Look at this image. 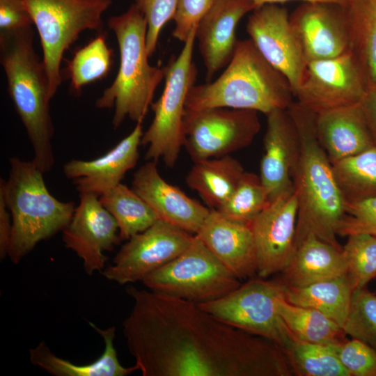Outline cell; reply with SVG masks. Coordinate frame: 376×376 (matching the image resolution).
<instances>
[{"mask_svg": "<svg viewBox=\"0 0 376 376\" xmlns=\"http://www.w3.org/2000/svg\"><path fill=\"white\" fill-rule=\"evenodd\" d=\"M260 127L258 112L254 110L186 109L183 147L193 162L229 155L250 145Z\"/></svg>", "mask_w": 376, "mask_h": 376, "instance_id": "cell-11", "label": "cell"}, {"mask_svg": "<svg viewBox=\"0 0 376 376\" xmlns=\"http://www.w3.org/2000/svg\"><path fill=\"white\" fill-rule=\"evenodd\" d=\"M284 352L296 375L350 376L330 347L295 337Z\"/></svg>", "mask_w": 376, "mask_h": 376, "instance_id": "cell-32", "label": "cell"}, {"mask_svg": "<svg viewBox=\"0 0 376 376\" xmlns=\"http://www.w3.org/2000/svg\"><path fill=\"white\" fill-rule=\"evenodd\" d=\"M32 26L0 31V63L8 95L33 149L32 159L43 173L54 164L52 100L42 60L33 47Z\"/></svg>", "mask_w": 376, "mask_h": 376, "instance_id": "cell-3", "label": "cell"}, {"mask_svg": "<svg viewBox=\"0 0 376 376\" xmlns=\"http://www.w3.org/2000/svg\"><path fill=\"white\" fill-rule=\"evenodd\" d=\"M194 235L162 219L131 238L121 246L113 265L102 272L120 285L143 281L169 263L191 244Z\"/></svg>", "mask_w": 376, "mask_h": 376, "instance_id": "cell-13", "label": "cell"}, {"mask_svg": "<svg viewBox=\"0 0 376 376\" xmlns=\"http://www.w3.org/2000/svg\"><path fill=\"white\" fill-rule=\"evenodd\" d=\"M256 7H259L265 4H279L292 1H300L301 2H328L339 4L343 6L345 0H251Z\"/></svg>", "mask_w": 376, "mask_h": 376, "instance_id": "cell-44", "label": "cell"}, {"mask_svg": "<svg viewBox=\"0 0 376 376\" xmlns=\"http://www.w3.org/2000/svg\"><path fill=\"white\" fill-rule=\"evenodd\" d=\"M142 123L106 154L91 160L72 159L63 166L79 194L100 196L121 182L126 173L136 164L143 136Z\"/></svg>", "mask_w": 376, "mask_h": 376, "instance_id": "cell-20", "label": "cell"}, {"mask_svg": "<svg viewBox=\"0 0 376 376\" xmlns=\"http://www.w3.org/2000/svg\"><path fill=\"white\" fill-rule=\"evenodd\" d=\"M147 22L146 45L149 56L156 50L161 31L173 19L178 0H134Z\"/></svg>", "mask_w": 376, "mask_h": 376, "instance_id": "cell-38", "label": "cell"}, {"mask_svg": "<svg viewBox=\"0 0 376 376\" xmlns=\"http://www.w3.org/2000/svg\"><path fill=\"white\" fill-rule=\"evenodd\" d=\"M89 324L104 342V352L95 361L84 365L73 363L55 355L45 342H41L30 350L31 362L55 376H127L138 370L135 364L124 367L120 363L113 344L114 327L102 329L92 322Z\"/></svg>", "mask_w": 376, "mask_h": 376, "instance_id": "cell-25", "label": "cell"}, {"mask_svg": "<svg viewBox=\"0 0 376 376\" xmlns=\"http://www.w3.org/2000/svg\"><path fill=\"white\" fill-rule=\"evenodd\" d=\"M342 8L349 52L359 63L369 88L376 84V0H345Z\"/></svg>", "mask_w": 376, "mask_h": 376, "instance_id": "cell-27", "label": "cell"}, {"mask_svg": "<svg viewBox=\"0 0 376 376\" xmlns=\"http://www.w3.org/2000/svg\"><path fill=\"white\" fill-rule=\"evenodd\" d=\"M288 110L299 143V156L292 173L293 189L298 199L295 245L305 235L313 233L342 250L337 235L346 214L347 201L318 139L315 114L297 102H293Z\"/></svg>", "mask_w": 376, "mask_h": 376, "instance_id": "cell-2", "label": "cell"}, {"mask_svg": "<svg viewBox=\"0 0 376 376\" xmlns=\"http://www.w3.org/2000/svg\"><path fill=\"white\" fill-rule=\"evenodd\" d=\"M142 282L150 290L198 304L218 299L240 285L196 235L184 252Z\"/></svg>", "mask_w": 376, "mask_h": 376, "instance_id": "cell-9", "label": "cell"}, {"mask_svg": "<svg viewBox=\"0 0 376 376\" xmlns=\"http://www.w3.org/2000/svg\"><path fill=\"white\" fill-rule=\"evenodd\" d=\"M353 290L366 287L376 277V237L359 233L348 236L342 249Z\"/></svg>", "mask_w": 376, "mask_h": 376, "instance_id": "cell-35", "label": "cell"}, {"mask_svg": "<svg viewBox=\"0 0 376 376\" xmlns=\"http://www.w3.org/2000/svg\"><path fill=\"white\" fill-rule=\"evenodd\" d=\"M315 130L331 164L375 146L361 102L315 114Z\"/></svg>", "mask_w": 376, "mask_h": 376, "instance_id": "cell-23", "label": "cell"}, {"mask_svg": "<svg viewBox=\"0 0 376 376\" xmlns=\"http://www.w3.org/2000/svg\"><path fill=\"white\" fill-rule=\"evenodd\" d=\"M284 287L281 280L253 279L218 299L198 305L221 321L269 340L284 351L295 338L277 309Z\"/></svg>", "mask_w": 376, "mask_h": 376, "instance_id": "cell-10", "label": "cell"}, {"mask_svg": "<svg viewBox=\"0 0 376 376\" xmlns=\"http://www.w3.org/2000/svg\"><path fill=\"white\" fill-rule=\"evenodd\" d=\"M269 203L260 176L245 172L227 202L218 210L233 220L251 224Z\"/></svg>", "mask_w": 376, "mask_h": 376, "instance_id": "cell-34", "label": "cell"}, {"mask_svg": "<svg viewBox=\"0 0 376 376\" xmlns=\"http://www.w3.org/2000/svg\"><path fill=\"white\" fill-rule=\"evenodd\" d=\"M215 0H178L173 20L174 38L183 44L189 33L213 5Z\"/></svg>", "mask_w": 376, "mask_h": 376, "instance_id": "cell-40", "label": "cell"}, {"mask_svg": "<svg viewBox=\"0 0 376 376\" xmlns=\"http://www.w3.org/2000/svg\"><path fill=\"white\" fill-rule=\"evenodd\" d=\"M111 53L104 35L78 49L68 63L72 90L79 93L85 85L106 76L111 65Z\"/></svg>", "mask_w": 376, "mask_h": 376, "instance_id": "cell-33", "label": "cell"}, {"mask_svg": "<svg viewBox=\"0 0 376 376\" xmlns=\"http://www.w3.org/2000/svg\"><path fill=\"white\" fill-rule=\"evenodd\" d=\"M343 328L347 335L366 343L376 351V294L366 287L353 290Z\"/></svg>", "mask_w": 376, "mask_h": 376, "instance_id": "cell-36", "label": "cell"}, {"mask_svg": "<svg viewBox=\"0 0 376 376\" xmlns=\"http://www.w3.org/2000/svg\"><path fill=\"white\" fill-rule=\"evenodd\" d=\"M298 199L295 191L269 202L251 223L260 278L282 272L295 248Z\"/></svg>", "mask_w": 376, "mask_h": 376, "instance_id": "cell-16", "label": "cell"}, {"mask_svg": "<svg viewBox=\"0 0 376 376\" xmlns=\"http://www.w3.org/2000/svg\"><path fill=\"white\" fill-rule=\"evenodd\" d=\"M33 24L21 0H0V31L22 29Z\"/></svg>", "mask_w": 376, "mask_h": 376, "instance_id": "cell-41", "label": "cell"}, {"mask_svg": "<svg viewBox=\"0 0 376 376\" xmlns=\"http://www.w3.org/2000/svg\"><path fill=\"white\" fill-rule=\"evenodd\" d=\"M367 88L359 65L348 51L307 62L293 95L301 106L319 114L361 102Z\"/></svg>", "mask_w": 376, "mask_h": 376, "instance_id": "cell-12", "label": "cell"}, {"mask_svg": "<svg viewBox=\"0 0 376 376\" xmlns=\"http://www.w3.org/2000/svg\"><path fill=\"white\" fill-rule=\"evenodd\" d=\"M266 116L259 176L267 191L269 203L294 190L292 173L299 156V143L288 109H274Z\"/></svg>", "mask_w": 376, "mask_h": 376, "instance_id": "cell-18", "label": "cell"}, {"mask_svg": "<svg viewBox=\"0 0 376 376\" xmlns=\"http://www.w3.org/2000/svg\"><path fill=\"white\" fill-rule=\"evenodd\" d=\"M282 272L285 285L300 287L346 275L347 267L342 250L308 233L296 244Z\"/></svg>", "mask_w": 376, "mask_h": 376, "instance_id": "cell-24", "label": "cell"}, {"mask_svg": "<svg viewBox=\"0 0 376 376\" xmlns=\"http://www.w3.org/2000/svg\"><path fill=\"white\" fill-rule=\"evenodd\" d=\"M361 104L376 145V84L367 88Z\"/></svg>", "mask_w": 376, "mask_h": 376, "instance_id": "cell-43", "label": "cell"}, {"mask_svg": "<svg viewBox=\"0 0 376 376\" xmlns=\"http://www.w3.org/2000/svg\"><path fill=\"white\" fill-rule=\"evenodd\" d=\"M196 28L189 33L179 55L164 68V88L161 97L150 106L154 118L141 138V144L148 146L145 159L155 162L162 159L169 168L175 164L183 146L186 100L198 74L193 60Z\"/></svg>", "mask_w": 376, "mask_h": 376, "instance_id": "cell-7", "label": "cell"}, {"mask_svg": "<svg viewBox=\"0 0 376 376\" xmlns=\"http://www.w3.org/2000/svg\"><path fill=\"white\" fill-rule=\"evenodd\" d=\"M359 233L376 237V196L347 202L346 214L338 235L349 236Z\"/></svg>", "mask_w": 376, "mask_h": 376, "instance_id": "cell-39", "label": "cell"}, {"mask_svg": "<svg viewBox=\"0 0 376 376\" xmlns=\"http://www.w3.org/2000/svg\"><path fill=\"white\" fill-rule=\"evenodd\" d=\"M246 28L258 52L287 78L293 92L302 77L306 61L288 10L279 4L257 7L249 15Z\"/></svg>", "mask_w": 376, "mask_h": 376, "instance_id": "cell-14", "label": "cell"}, {"mask_svg": "<svg viewBox=\"0 0 376 376\" xmlns=\"http://www.w3.org/2000/svg\"><path fill=\"white\" fill-rule=\"evenodd\" d=\"M244 173L240 162L230 155L205 159L194 162L186 183L210 209L219 210L229 199Z\"/></svg>", "mask_w": 376, "mask_h": 376, "instance_id": "cell-26", "label": "cell"}, {"mask_svg": "<svg viewBox=\"0 0 376 376\" xmlns=\"http://www.w3.org/2000/svg\"><path fill=\"white\" fill-rule=\"evenodd\" d=\"M293 97L287 78L246 39L237 40L230 61L219 77L190 89L185 107L189 110L249 109L267 115L274 109H288Z\"/></svg>", "mask_w": 376, "mask_h": 376, "instance_id": "cell-4", "label": "cell"}, {"mask_svg": "<svg viewBox=\"0 0 376 376\" xmlns=\"http://www.w3.org/2000/svg\"><path fill=\"white\" fill-rule=\"evenodd\" d=\"M133 300L123 322L143 376H290L275 343L233 327L198 304L129 285Z\"/></svg>", "mask_w": 376, "mask_h": 376, "instance_id": "cell-1", "label": "cell"}, {"mask_svg": "<svg viewBox=\"0 0 376 376\" xmlns=\"http://www.w3.org/2000/svg\"><path fill=\"white\" fill-rule=\"evenodd\" d=\"M195 235L239 280L257 273V256L251 224L233 220L211 209Z\"/></svg>", "mask_w": 376, "mask_h": 376, "instance_id": "cell-22", "label": "cell"}, {"mask_svg": "<svg viewBox=\"0 0 376 376\" xmlns=\"http://www.w3.org/2000/svg\"><path fill=\"white\" fill-rule=\"evenodd\" d=\"M353 290L348 277L344 275L300 287L285 285L284 297L292 304L320 311L343 327Z\"/></svg>", "mask_w": 376, "mask_h": 376, "instance_id": "cell-28", "label": "cell"}, {"mask_svg": "<svg viewBox=\"0 0 376 376\" xmlns=\"http://www.w3.org/2000/svg\"><path fill=\"white\" fill-rule=\"evenodd\" d=\"M108 26L117 39L120 65L113 83L95 105L114 108L112 125L116 129L127 117L136 123H143L156 88L164 79V70L148 62L147 22L134 3L123 13L111 17Z\"/></svg>", "mask_w": 376, "mask_h": 376, "instance_id": "cell-5", "label": "cell"}, {"mask_svg": "<svg viewBox=\"0 0 376 376\" xmlns=\"http://www.w3.org/2000/svg\"><path fill=\"white\" fill-rule=\"evenodd\" d=\"M7 180L1 179L12 219L8 256L19 263L41 240L63 230L70 221L75 206L53 196L46 187L43 173L33 160L17 157L9 159Z\"/></svg>", "mask_w": 376, "mask_h": 376, "instance_id": "cell-6", "label": "cell"}, {"mask_svg": "<svg viewBox=\"0 0 376 376\" xmlns=\"http://www.w3.org/2000/svg\"><path fill=\"white\" fill-rule=\"evenodd\" d=\"M21 1L39 34L52 99L62 81L60 66L64 52L84 31L102 30V15L113 0Z\"/></svg>", "mask_w": 376, "mask_h": 376, "instance_id": "cell-8", "label": "cell"}, {"mask_svg": "<svg viewBox=\"0 0 376 376\" xmlns=\"http://www.w3.org/2000/svg\"><path fill=\"white\" fill-rule=\"evenodd\" d=\"M256 6L251 0H215L198 24L196 39L206 69V80L230 61L237 42L236 27Z\"/></svg>", "mask_w": 376, "mask_h": 376, "instance_id": "cell-21", "label": "cell"}, {"mask_svg": "<svg viewBox=\"0 0 376 376\" xmlns=\"http://www.w3.org/2000/svg\"><path fill=\"white\" fill-rule=\"evenodd\" d=\"M331 164L347 202L376 196V145Z\"/></svg>", "mask_w": 376, "mask_h": 376, "instance_id": "cell-31", "label": "cell"}, {"mask_svg": "<svg viewBox=\"0 0 376 376\" xmlns=\"http://www.w3.org/2000/svg\"><path fill=\"white\" fill-rule=\"evenodd\" d=\"M132 188L160 219L194 235L211 210L164 180L155 161H148L134 173Z\"/></svg>", "mask_w": 376, "mask_h": 376, "instance_id": "cell-19", "label": "cell"}, {"mask_svg": "<svg viewBox=\"0 0 376 376\" xmlns=\"http://www.w3.org/2000/svg\"><path fill=\"white\" fill-rule=\"evenodd\" d=\"M350 376H376V351L355 338L330 347Z\"/></svg>", "mask_w": 376, "mask_h": 376, "instance_id": "cell-37", "label": "cell"}, {"mask_svg": "<svg viewBox=\"0 0 376 376\" xmlns=\"http://www.w3.org/2000/svg\"><path fill=\"white\" fill-rule=\"evenodd\" d=\"M63 241L82 260L87 274L104 269L107 256L119 240L114 217L101 204L99 196L80 194V201L72 217L63 230Z\"/></svg>", "mask_w": 376, "mask_h": 376, "instance_id": "cell-15", "label": "cell"}, {"mask_svg": "<svg viewBox=\"0 0 376 376\" xmlns=\"http://www.w3.org/2000/svg\"><path fill=\"white\" fill-rule=\"evenodd\" d=\"M99 200L116 219L121 240H129L160 219L132 188L121 182L100 195Z\"/></svg>", "mask_w": 376, "mask_h": 376, "instance_id": "cell-30", "label": "cell"}, {"mask_svg": "<svg viewBox=\"0 0 376 376\" xmlns=\"http://www.w3.org/2000/svg\"><path fill=\"white\" fill-rule=\"evenodd\" d=\"M278 312L290 332L298 339L334 347L345 342L343 328L320 311L288 302L284 294L278 300Z\"/></svg>", "mask_w": 376, "mask_h": 376, "instance_id": "cell-29", "label": "cell"}, {"mask_svg": "<svg viewBox=\"0 0 376 376\" xmlns=\"http://www.w3.org/2000/svg\"><path fill=\"white\" fill-rule=\"evenodd\" d=\"M290 22L307 62L340 56L349 51V36L342 6L301 2Z\"/></svg>", "mask_w": 376, "mask_h": 376, "instance_id": "cell-17", "label": "cell"}, {"mask_svg": "<svg viewBox=\"0 0 376 376\" xmlns=\"http://www.w3.org/2000/svg\"><path fill=\"white\" fill-rule=\"evenodd\" d=\"M12 230V219L3 192L0 190V256H8Z\"/></svg>", "mask_w": 376, "mask_h": 376, "instance_id": "cell-42", "label": "cell"}]
</instances>
